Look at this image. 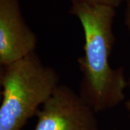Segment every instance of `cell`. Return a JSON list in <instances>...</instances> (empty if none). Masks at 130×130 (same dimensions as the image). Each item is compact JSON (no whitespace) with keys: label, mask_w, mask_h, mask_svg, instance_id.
<instances>
[{"label":"cell","mask_w":130,"mask_h":130,"mask_svg":"<svg viewBox=\"0 0 130 130\" xmlns=\"http://www.w3.org/2000/svg\"><path fill=\"white\" fill-rule=\"evenodd\" d=\"M116 9L74 1L70 9L80 22L85 40L83 54L77 59L81 72L78 93L97 113L123 102L128 87L124 67L113 68L109 61L116 41L113 29Z\"/></svg>","instance_id":"1"},{"label":"cell","mask_w":130,"mask_h":130,"mask_svg":"<svg viewBox=\"0 0 130 130\" xmlns=\"http://www.w3.org/2000/svg\"><path fill=\"white\" fill-rule=\"evenodd\" d=\"M0 85V130H22L59 85V75L34 52L1 67Z\"/></svg>","instance_id":"2"},{"label":"cell","mask_w":130,"mask_h":130,"mask_svg":"<svg viewBox=\"0 0 130 130\" xmlns=\"http://www.w3.org/2000/svg\"><path fill=\"white\" fill-rule=\"evenodd\" d=\"M96 112L66 85H59L38 111L33 130H99Z\"/></svg>","instance_id":"3"},{"label":"cell","mask_w":130,"mask_h":130,"mask_svg":"<svg viewBox=\"0 0 130 130\" xmlns=\"http://www.w3.org/2000/svg\"><path fill=\"white\" fill-rule=\"evenodd\" d=\"M38 38L22 14L20 0H0V66L36 52Z\"/></svg>","instance_id":"4"},{"label":"cell","mask_w":130,"mask_h":130,"mask_svg":"<svg viewBox=\"0 0 130 130\" xmlns=\"http://www.w3.org/2000/svg\"><path fill=\"white\" fill-rule=\"evenodd\" d=\"M72 2L77 1V2H85L89 3H94V4H101V5H106L112 6L115 8H117L120 5L126 2V0H71Z\"/></svg>","instance_id":"5"},{"label":"cell","mask_w":130,"mask_h":130,"mask_svg":"<svg viewBox=\"0 0 130 130\" xmlns=\"http://www.w3.org/2000/svg\"><path fill=\"white\" fill-rule=\"evenodd\" d=\"M126 7L125 14H124V23L127 28L130 36V0H126Z\"/></svg>","instance_id":"6"},{"label":"cell","mask_w":130,"mask_h":130,"mask_svg":"<svg viewBox=\"0 0 130 130\" xmlns=\"http://www.w3.org/2000/svg\"><path fill=\"white\" fill-rule=\"evenodd\" d=\"M128 87L130 89V77L128 79ZM125 108L130 117V98L125 102Z\"/></svg>","instance_id":"7"},{"label":"cell","mask_w":130,"mask_h":130,"mask_svg":"<svg viewBox=\"0 0 130 130\" xmlns=\"http://www.w3.org/2000/svg\"><path fill=\"white\" fill-rule=\"evenodd\" d=\"M108 130H118V129H108Z\"/></svg>","instance_id":"8"}]
</instances>
